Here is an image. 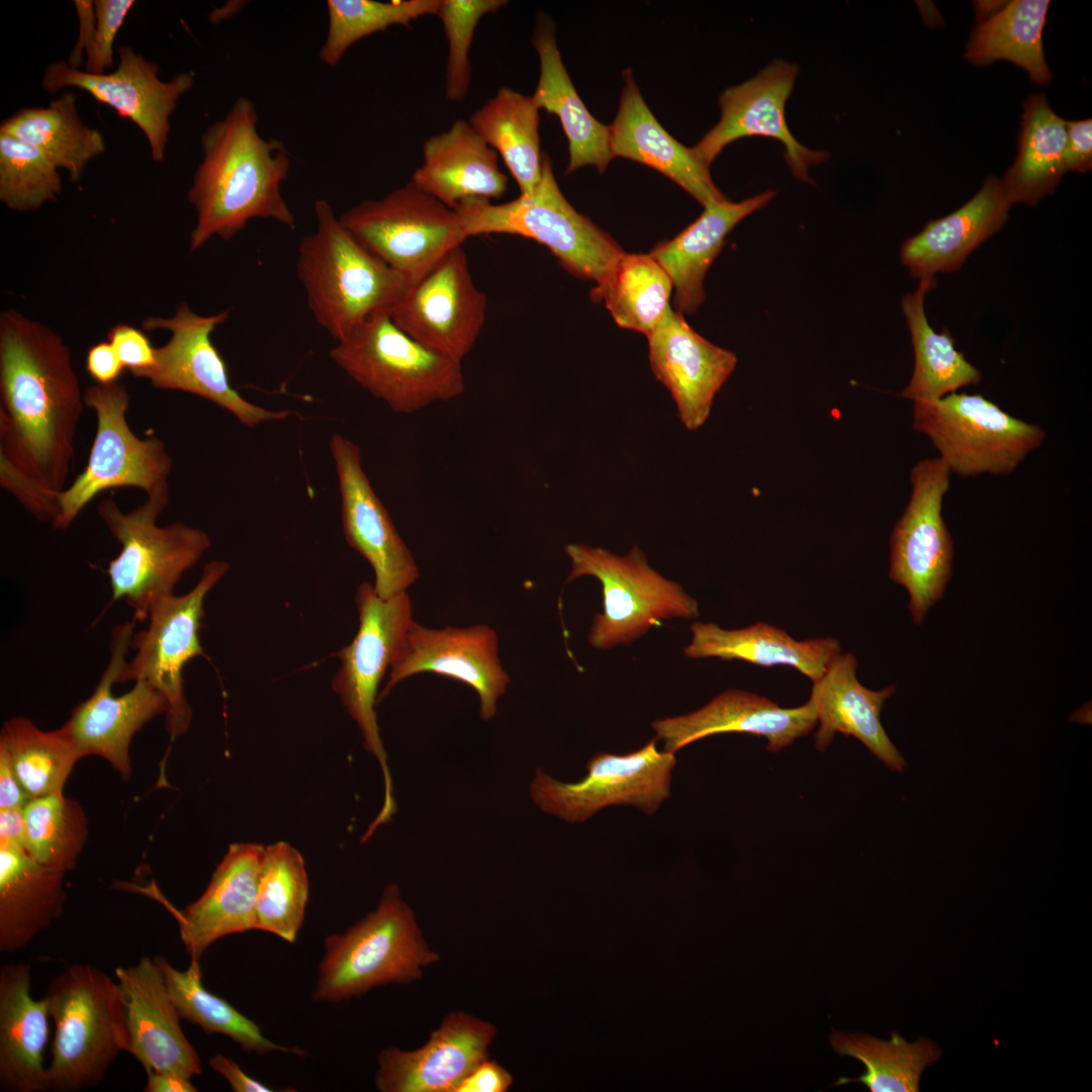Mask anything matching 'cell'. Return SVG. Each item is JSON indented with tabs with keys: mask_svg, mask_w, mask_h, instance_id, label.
Returning <instances> with one entry per match:
<instances>
[{
	"mask_svg": "<svg viewBox=\"0 0 1092 1092\" xmlns=\"http://www.w3.org/2000/svg\"><path fill=\"white\" fill-rule=\"evenodd\" d=\"M231 309L202 315L186 302L170 317L148 316L142 321L147 331L165 330L170 339L155 350V363L132 373L158 389L179 390L200 396L233 415L243 426L286 420L293 413L273 411L246 399L232 385L225 362L211 341L215 328L230 316Z\"/></svg>",
	"mask_w": 1092,
	"mask_h": 1092,
	"instance_id": "15",
	"label": "cell"
},
{
	"mask_svg": "<svg viewBox=\"0 0 1092 1092\" xmlns=\"http://www.w3.org/2000/svg\"><path fill=\"white\" fill-rule=\"evenodd\" d=\"M355 602L359 627L351 643L337 653L341 666L333 678L332 689L356 722L365 749L380 763L385 788L384 801L373 821L375 826H379L391 819L396 812V804L374 707L379 685L396 659L414 621L413 605L406 592L381 599L373 584L367 581L358 585Z\"/></svg>",
	"mask_w": 1092,
	"mask_h": 1092,
	"instance_id": "9",
	"label": "cell"
},
{
	"mask_svg": "<svg viewBox=\"0 0 1092 1092\" xmlns=\"http://www.w3.org/2000/svg\"><path fill=\"white\" fill-rule=\"evenodd\" d=\"M497 652L498 637L489 626L431 629L414 620L377 703L406 677L432 672L472 688L479 697L481 719L489 720L510 684Z\"/></svg>",
	"mask_w": 1092,
	"mask_h": 1092,
	"instance_id": "23",
	"label": "cell"
},
{
	"mask_svg": "<svg viewBox=\"0 0 1092 1092\" xmlns=\"http://www.w3.org/2000/svg\"><path fill=\"white\" fill-rule=\"evenodd\" d=\"M512 1082L510 1073L487 1058L461 1081L455 1092H505Z\"/></svg>",
	"mask_w": 1092,
	"mask_h": 1092,
	"instance_id": "56",
	"label": "cell"
},
{
	"mask_svg": "<svg viewBox=\"0 0 1092 1092\" xmlns=\"http://www.w3.org/2000/svg\"><path fill=\"white\" fill-rule=\"evenodd\" d=\"M145 1092H196L191 1079L172 1072H152L147 1074Z\"/></svg>",
	"mask_w": 1092,
	"mask_h": 1092,
	"instance_id": "61",
	"label": "cell"
},
{
	"mask_svg": "<svg viewBox=\"0 0 1092 1092\" xmlns=\"http://www.w3.org/2000/svg\"><path fill=\"white\" fill-rule=\"evenodd\" d=\"M1001 3H1003V2H1000V1L999 2L998 1H996V2L977 1V2H975L974 6H976V8H977L976 14H977L978 21L982 22V21L985 20V18L990 17L995 12H997L998 11L997 8H999L1000 6H1003Z\"/></svg>",
	"mask_w": 1092,
	"mask_h": 1092,
	"instance_id": "63",
	"label": "cell"
},
{
	"mask_svg": "<svg viewBox=\"0 0 1092 1092\" xmlns=\"http://www.w3.org/2000/svg\"><path fill=\"white\" fill-rule=\"evenodd\" d=\"M315 231L297 251L296 273L316 323L337 342L374 316L389 314L410 281L362 246L332 205H313Z\"/></svg>",
	"mask_w": 1092,
	"mask_h": 1092,
	"instance_id": "3",
	"label": "cell"
},
{
	"mask_svg": "<svg viewBox=\"0 0 1092 1092\" xmlns=\"http://www.w3.org/2000/svg\"><path fill=\"white\" fill-rule=\"evenodd\" d=\"M30 966L25 962L0 969V1086L14 1092L48 1090L43 1050L49 1035L44 997L31 996Z\"/></svg>",
	"mask_w": 1092,
	"mask_h": 1092,
	"instance_id": "33",
	"label": "cell"
},
{
	"mask_svg": "<svg viewBox=\"0 0 1092 1092\" xmlns=\"http://www.w3.org/2000/svg\"><path fill=\"white\" fill-rule=\"evenodd\" d=\"M265 846L236 842L216 866L201 896L174 910L180 938L191 960L224 936L257 929V891Z\"/></svg>",
	"mask_w": 1092,
	"mask_h": 1092,
	"instance_id": "28",
	"label": "cell"
},
{
	"mask_svg": "<svg viewBox=\"0 0 1092 1092\" xmlns=\"http://www.w3.org/2000/svg\"><path fill=\"white\" fill-rule=\"evenodd\" d=\"M1067 143L1064 165L1069 171L1085 173L1092 168V119L1065 120Z\"/></svg>",
	"mask_w": 1092,
	"mask_h": 1092,
	"instance_id": "55",
	"label": "cell"
},
{
	"mask_svg": "<svg viewBox=\"0 0 1092 1092\" xmlns=\"http://www.w3.org/2000/svg\"><path fill=\"white\" fill-rule=\"evenodd\" d=\"M200 142L202 159L187 194L196 216L191 252L213 237L231 241L254 218L295 228L294 214L281 194L291 167L290 153L282 141L260 134L251 99L238 98L203 131Z\"/></svg>",
	"mask_w": 1092,
	"mask_h": 1092,
	"instance_id": "2",
	"label": "cell"
},
{
	"mask_svg": "<svg viewBox=\"0 0 1092 1092\" xmlns=\"http://www.w3.org/2000/svg\"><path fill=\"white\" fill-rule=\"evenodd\" d=\"M423 157L411 180L449 208L455 210L471 198L497 199L507 191L497 153L468 120L456 119L447 130L430 136Z\"/></svg>",
	"mask_w": 1092,
	"mask_h": 1092,
	"instance_id": "32",
	"label": "cell"
},
{
	"mask_svg": "<svg viewBox=\"0 0 1092 1092\" xmlns=\"http://www.w3.org/2000/svg\"><path fill=\"white\" fill-rule=\"evenodd\" d=\"M209 1067L230 1084L235 1092H271L273 1089L249 1076L233 1059L215 1054L208 1061Z\"/></svg>",
	"mask_w": 1092,
	"mask_h": 1092,
	"instance_id": "58",
	"label": "cell"
},
{
	"mask_svg": "<svg viewBox=\"0 0 1092 1092\" xmlns=\"http://www.w3.org/2000/svg\"><path fill=\"white\" fill-rule=\"evenodd\" d=\"M134 0H95V30L85 56V71L105 74L114 64V41Z\"/></svg>",
	"mask_w": 1092,
	"mask_h": 1092,
	"instance_id": "52",
	"label": "cell"
},
{
	"mask_svg": "<svg viewBox=\"0 0 1092 1092\" xmlns=\"http://www.w3.org/2000/svg\"><path fill=\"white\" fill-rule=\"evenodd\" d=\"M229 569L223 560L206 563L194 587L182 596L173 594L158 600L150 609L147 628L131 638L130 647L136 652L119 682L145 680L166 699V729L172 739L184 734L191 724L183 669L189 660L203 654L199 630L204 601Z\"/></svg>",
	"mask_w": 1092,
	"mask_h": 1092,
	"instance_id": "14",
	"label": "cell"
},
{
	"mask_svg": "<svg viewBox=\"0 0 1092 1092\" xmlns=\"http://www.w3.org/2000/svg\"><path fill=\"white\" fill-rule=\"evenodd\" d=\"M672 291L668 274L650 254L625 253L590 297L605 302L619 327L647 337L670 306Z\"/></svg>",
	"mask_w": 1092,
	"mask_h": 1092,
	"instance_id": "46",
	"label": "cell"
},
{
	"mask_svg": "<svg viewBox=\"0 0 1092 1092\" xmlns=\"http://www.w3.org/2000/svg\"><path fill=\"white\" fill-rule=\"evenodd\" d=\"M766 190L739 202L729 199L704 206L701 215L671 240L649 253L668 274L673 304L681 314H694L705 301V276L721 252L730 232L746 216L764 207L775 196Z\"/></svg>",
	"mask_w": 1092,
	"mask_h": 1092,
	"instance_id": "34",
	"label": "cell"
},
{
	"mask_svg": "<svg viewBox=\"0 0 1092 1092\" xmlns=\"http://www.w3.org/2000/svg\"><path fill=\"white\" fill-rule=\"evenodd\" d=\"M949 474L939 457L916 463L910 500L891 536L889 576L907 589L915 624L940 599L951 573L952 541L941 516Z\"/></svg>",
	"mask_w": 1092,
	"mask_h": 1092,
	"instance_id": "17",
	"label": "cell"
},
{
	"mask_svg": "<svg viewBox=\"0 0 1092 1092\" xmlns=\"http://www.w3.org/2000/svg\"><path fill=\"white\" fill-rule=\"evenodd\" d=\"M63 190L59 168L33 146L0 132V201L31 211L55 201Z\"/></svg>",
	"mask_w": 1092,
	"mask_h": 1092,
	"instance_id": "50",
	"label": "cell"
},
{
	"mask_svg": "<svg viewBox=\"0 0 1092 1092\" xmlns=\"http://www.w3.org/2000/svg\"><path fill=\"white\" fill-rule=\"evenodd\" d=\"M468 238L507 234L531 239L546 247L572 275L602 284L625 252L605 231L568 202L544 152L542 175L529 195L505 203L471 198L455 209Z\"/></svg>",
	"mask_w": 1092,
	"mask_h": 1092,
	"instance_id": "7",
	"label": "cell"
},
{
	"mask_svg": "<svg viewBox=\"0 0 1092 1092\" xmlns=\"http://www.w3.org/2000/svg\"><path fill=\"white\" fill-rule=\"evenodd\" d=\"M817 724L814 705L782 708L771 700L741 690H727L701 709L652 722L664 751L675 753L702 738L721 733H747L767 740V750L778 752L806 736Z\"/></svg>",
	"mask_w": 1092,
	"mask_h": 1092,
	"instance_id": "27",
	"label": "cell"
},
{
	"mask_svg": "<svg viewBox=\"0 0 1092 1092\" xmlns=\"http://www.w3.org/2000/svg\"><path fill=\"white\" fill-rule=\"evenodd\" d=\"M564 550L571 561L567 582L589 575L603 587L604 611L594 617L587 636L595 648L628 645L663 620L699 616L698 602L652 568L637 545L624 556L577 543Z\"/></svg>",
	"mask_w": 1092,
	"mask_h": 1092,
	"instance_id": "11",
	"label": "cell"
},
{
	"mask_svg": "<svg viewBox=\"0 0 1092 1092\" xmlns=\"http://www.w3.org/2000/svg\"><path fill=\"white\" fill-rule=\"evenodd\" d=\"M496 1034L493 1024L471 1014H447L420 1049H383L375 1085L381 1092H455L483 1060Z\"/></svg>",
	"mask_w": 1092,
	"mask_h": 1092,
	"instance_id": "26",
	"label": "cell"
},
{
	"mask_svg": "<svg viewBox=\"0 0 1092 1092\" xmlns=\"http://www.w3.org/2000/svg\"><path fill=\"white\" fill-rule=\"evenodd\" d=\"M125 1015L127 1053L146 1074L172 1072L192 1079L201 1073L199 1055L180 1026V1014L154 957L114 971Z\"/></svg>",
	"mask_w": 1092,
	"mask_h": 1092,
	"instance_id": "24",
	"label": "cell"
},
{
	"mask_svg": "<svg viewBox=\"0 0 1092 1092\" xmlns=\"http://www.w3.org/2000/svg\"><path fill=\"white\" fill-rule=\"evenodd\" d=\"M856 659L840 653L825 674L813 682L809 701L814 705L819 728L815 747L825 750L836 733L853 736L889 768L902 772L906 761L889 739L880 715L894 686L881 691L863 687L856 678Z\"/></svg>",
	"mask_w": 1092,
	"mask_h": 1092,
	"instance_id": "30",
	"label": "cell"
},
{
	"mask_svg": "<svg viewBox=\"0 0 1092 1092\" xmlns=\"http://www.w3.org/2000/svg\"><path fill=\"white\" fill-rule=\"evenodd\" d=\"M0 752L29 799L63 793L74 765L82 758L63 726L44 731L23 716L4 722Z\"/></svg>",
	"mask_w": 1092,
	"mask_h": 1092,
	"instance_id": "45",
	"label": "cell"
},
{
	"mask_svg": "<svg viewBox=\"0 0 1092 1092\" xmlns=\"http://www.w3.org/2000/svg\"><path fill=\"white\" fill-rule=\"evenodd\" d=\"M74 5L79 18V34L67 62L70 66L80 69L83 57L86 56L93 39L96 17L94 1L75 0Z\"/></svg>",
	"mask_w": 1092,
	"mask_h": 1092,
	"instance_id": "59",
	"label": "cell"
},
{
	"mask_svg": "<svg viewBox=\"0 0 1092 1092\" xmlns=\"http://www.w3.org/2000/svg\"><path fill=\"white\" fill-rule=\"evenodd\" d=\"M308 890L300 852L284 841L265 846L257 891V929L293 943L304 920Z\"/></svg>",
	"mask_w": 1092,
	"mask_h": 1092,
	"instance_id": "47",
	"label": "cell"
},
{
	"mask_svg": "<svg viewBox=\"0 0 1092 1092\" xmlns=\"http://www.w3.org/2000/svg\"><path fill=\"white\" fill-rule=\"evenodd\" d=\"M691 631V643L684 649L687 657L736 659L765 667L787 665L812 682L818 681L841 653L835 638L797 640L763 622L731 630L715 623L695 622Z\"/></svg>",
	"mask_w": 1092,
	"mask_h": 1092,
	"instance_id": "36",
	"label": "cell"
},
{
	"mask_svg": "<svg viewBox=\"0 0 1092 1092\" xmlns=\"http://www.w3.org/2000/svg\"><path fill=\"white\" fill-rule=\"evenodd\" d=\"M829 1042L839 1056L861 1062L866 1070L858 1078H839L833 1085L861 1083L872 1092H917L924 1069L941 1057L940 1048L920 1037L908 1042L893 1031L889 1040L868 1033L832 1031Z\"/></svg>",
	"mask_w": 1092,
	"mask_h": 1092,
	"instance_id": "43",
	"label": "cell"
},
{
	"mask_svg": "<svg viewBox=\"0 0 1092 1092\" xmlns=\"http://www.w3.org/2000/svg\"><path fill=\"white\" fill-rule=\"evenodd\" d=\"M117 55V67L105 74L88 73L67 61L53 62L43 71L42 88L49 93L69 87L87 92L119 117L132 121L145 134L153 161L162 162L171 130L170 118L181 97L193 87L194 74L181 72L163 81L158 65L131 46H120Z\"/></svg>",
	"mask_w": 1092,
	"mask_h": 1092,
	"instance_id": "18",
	"label": "cell"
},
{
	"mask_svg": "<svg viewBox=\"0 0 1092 1092\" xmlns=\"http://www.w3.org/2000/svg\"><path fill=\"white\" fill-rule=\"evenodd\" d=\"M368 251L411 283L468 239L460 214L412 180L379 199H367L339 216Z\"/></svg>",
	"mask_w": 1092,
	"mask_h": 1092,
	"instance_id": "13",
	"label": "cell"
},
{
	"mask_svg": "<svg viewBox=\"0 0 1092 1092\" xmlns=\"http://www.w3.org/2000/svg\"><path fill=\"white\" fill-rule=\"evenodd\" d=\"M1011 205L1001 179L988 177L966 204L928 221L921 232L903 242L902 264L919 280L960 270L975 249L1005 225Z\"/></svg>",
	"mask_w": 1092,
	"mask_h": 1092,
	"instance_id": "31",
	"label": "cell"
},
{
	"mask_svg": "<svg viewBox=\"0 0 1092 1092\" xmlns=\"http://www.w3.org/2000/svg\"><path fill=\"white\" fill-rule=\"evenodd\" d=\"M64 873L37 862L16 844H0V951L24 948L64 909Z\"/></svg>",
	"mask_w": 1092,
	"mask_h": 1092,
	"instance_id": "37",
	"label": "cell"
},
{
	"mask_svg": "<svg viewBox=\"0 0 1092 1092\" xmlns=\"http://www.w3.org/2000/svg\"><path fill=\"white\" fill-rule=\"evenodd\" d=\"M532 44L540 63L539 80L532 97L540 110L560 120L569 151L565 174L585 166L604 173L613 159L610 126L597 120L578 96L557 46L555 25L543 13L537 16Z\"/></svg>",
	"mask_w": 1092,
	"mask_h": 1092,
	"instance_id": "35",
	"label": "cell"
},
{
	"mask_svg": "<svg viewBox=\"0 0 1092 1092\" xmlns=\"http://www.w3.org/2000/svg\"><path fill=\"white\" fill-rule=\"evenodd\" d=\"M44 999L55 1024L48 1090L97 1086L128 1049L116 980L89 964L70 965L53 979Z\"/></svg>",
	"mask_w": 1092,
	"mask_h": 1092,
	"instance_id": "4",
	"label": "cell"
},
{
	"mask_svg": "<svg viewBox=\"0 0 1092 1092\" xmlns=\"http://www.w3.org/2000/svg\"><path fill=\"white\" fill-rule=\"evenodd\" d=\"M0 132L13 135L39 150L73 183L78 182L95 158L106 150L101 131L85 124L77 95L63 92L46 107H24L2 120Z\"/></svg>",
	"mask_w": 1092,
	"mask_h": 1092,
	"instance_id": "38",
	"label": "cell"
},
{
	"mask_svg": "<svg viewBox=\"0 0 1092 1092\" xmlns=\"http://www.w3.org/2000/svg\"><path fill=\"white\" fill-rule=\"evenodd\" d=\"M107 341L116 351L123 367L129 372L147 369L155 363L156 347L139 329L126 324H117L107 333Z\"/></svg>",
	"mask_w": 1092,
	"mask_h": 1092,
	"instance_id": "54",
	"label": "cell"
},
{
	"mask_svg": "<svg viewBox=\"0 0 1092 1092\" xmlns=\"http://www.w3.org/2000/svg\"><path fill=\"white\" fill-rule=\"evenodd\" d=\"M913 428L926 435L950 472L962 477L1008 475L1045 438L981 394L949 393L914 402Z\"/></svg>",
	"mask_w": 1092,
	"mask_h": 1092,
	"instance_id": "12",
	"label": "cell"
},
{
	"mask_svg": "<svg viewBox=\"0 0 1092 1092\" xmlns=\"http://www.w3.org/2000/svg\"><path fill=\"white\" fill-rule=\"evenodd\" d=\"M0 454L60 492L68 485L85 406L72 354L53 329L0 314Z\"/></svg>",
	"mask_w": 1092,
	"mask_h": 1092,
	"instance_id": "1",
	"label": "cell"
},
{
	"mask_svg": "<svg viewBox=\"0 0 1092 1092\" xmlns=\"http://www.w3.org/2000/svg\"><path fill=\"white\" fill-rule=\"evenodd\" d=\"M657 737L640 749L619 755L595 754L586 776L575 783L557 781L538 769L531 797L544 811L568 822H583L612 805L634 806L654 814L670 796L674 753L660 751Z\"/></svg>",
	"mask_w": 1092,
	"mask_h": 1092,
	"instance_id": "16",
	"label": "cell"
},
{
	"mask_svg": "<svg viewBox=\"0 0 1092 1092\" xmlns=\"http://www.w3.org/2000/svg\"><path fill=\"white\" fill-rule=\"evenodd\" d=\"M124 367L112 347L106 342L91 346L86 356V370L97 383L116 382Z\"/></svg>",
	"mask_w": 1092,
	"mask_h": 1092,
	"instance_id": "57",
	"label": "cell"
},
{
	"mask_svg": "<svg viewBox=\"0 0 1092 1092\" xmlns=\"http://www.w3.org/2000/svg\"><path fill=\"white\" fill-rule=\"evenodd\" d=\"M486 309V294L474 283L458 246L408 287L389 315L423 346L462 362L480 335Z\"/></svg>",
	"mask_w": 1092,
	"mask_h": 1092,
	"instance_id": "19",
	"label": "cell"
},
{
	"mask_svg": "<svg viewBox=\"0 0 1092 1092\" xmlns=\"http://www.w3.org/2000/svg\"><path fill=\"white\" fill-rule=\"evenodd\" d=\"M936 285L935 278L919 281L913 292L905 294L901 307L914 350V370L902 397L914 402H931L959 388L981 381L980 371L954 348L948 331L936 333L929 325L924 298Z\"/></svg>",
	"mask_w": 1092,
	"mask_h": 1092,
	"instance_id": "39",
	"label": "cell"
},
{
	"mask_svg": "<svg viewBox=\"0 0 1092 1092\" xmlns=\"http://www.w3.org/2000/svg\"><path fill=\"white\" fill-rule=\"evenodd\" d=\"M25 848L46 868L74 870L88 837V821L78 801L63 793L30 799L23 808Z\"/></svg>",
	"mask_w": 1092,
	"mask_h": 1092,
	"instance_id": "48",
	"label": "cell"
},
{
	"mask_svg": "<svg viewBox=\"0 0 1092 1092\" xmlns=\"http://www.w3.org/2000/svg\"><path fill=\"white\" fill-rule=\"evenodd\" d=\"M168 991L180 1017L198 1025L208 1034H221L243 1050L258 1055L272 1052L305 1055L298 1048L280 1045L262 1033L253 1020L238 1011L232 1004L208 991L202 983L199 961H190L186 970H178L162 956H155Z\"/></svg>",
	"mask_w": 1092,
	"mask_h": 1092,
	"instance_id": "44",
	"label": "cell"
},
{
	"mask_svg": "<svg viewBox=\"0 0 1092 1092\" xmlns=\"http://www.w3.org/2000/svg\"><path fill=\"white\" fill-rule=\"evenodd\" d=\"M5 843L25 848L23 808L0 810V844Z\"/></svg>",
	"mask_w": 1092,
	"mask_h": 1092,
	"instance_id": "62",
	"label": "cell"
},
{
	"mask_svg": "<svg viewBox=\"0 0 1092 1092\" xmlns=\"http://www.w3.org/2000/svg\"><path fill=\"white\" fill-rule=\"evenodd\" d=\"M508 5L506 0H441L437 16L448 40L445 94L451 102L462 101L470 86L469 52L480 19Z\"/></svg>",
	"mask_w": 1092,
	"mask_h": 1092,
	"instance_id": "51",
	"label": "cell"
},
{
	"mask_svg": "<svg viewBox=\"0 0 1092 1092\" xmlns=\"http://www.w3.org/2000/svg\"><path fill=\"white\" fill-rule=\"evenodd\" d=\"M540 108L532 95L500 87L468 119L472 128L503 159L520 195H529L542 175Z\"/></svg>",
	"mask_w": 1092,
	"mask_h": 1092,
	"instance_id": "41",
	"label": "cell"
},
{
	"mask_svg": "<svg viewBox=\"0 0 1092 1092\" xmlns=\"http://www.w3.org/2000/svg\"><path fill=\"white\" fill-rule=\"evenodd\" d=\"M29 800L6 756L0 752V810L24 808Z\"/></svg>",
	"mask_w": 1092,
	"mask_h": 1092,
	"instance_id": "60",
	"label": "cell"
},
{
	"mask_svg": "<svg viewBox=\"0 0 1092 1092\" xmlns=\"http://www.w3.org/2000/svg\"><path fill=\"white\" fill-rule=\"evenodd\" d=\"M312 999L341 1002L387 984L419 980L439 961L396 885L385 887L375 910L343 933L328 934Z\"/></svg>",
	"mask_w": 1092,
	"mask_h": 1092,
	"instance_id": "5",
	"label": "cell"
},
{
	"mask_svg": "<svg viewBox=\"0 0 1092 1092\" xmlns=\"http://www.w3.org/2000/svg\"><path fill=\"white\" fill-rule=\"evenodd\" d=\"M85 405L96 415L97 427L84 470L58 493L59 514L52 526L66 530L100 492L135 487L147 495L169 489L173 459L155 435L140 438L127 421L130 395L119 383H96L84 391Z\"/></svg>",
	"mask_w": 1092,
	"mask_h": 1092,
	"instance_id": "10",
	"label": "cell"
},
{
	"mask_svg": "<svg viewBox=\"0 0 1092 1092\" xmlns=\"http://www.w3.org/2000/svg\"><path fill=\"white\" fill-rule=\"evenodd\" d=\"M170 502V490L147 495L128 512H122L112 497L97 506L99 518L121 545L108 562L112 601L123 600L133 620H148L151 607L174 594L183 574L192 568L211 546L202 529L182 522L160 526L159 517Z\"/></svg>",
	"mask_w": 1092,
	"mask_h": 1092,
	"instance_id": "6",
	"label": "cell"
},
{
	"mask_svg": "<svg viewBox=\"0 0 1092 1092\" xmlns=\"http://www.w3.org/2000/svg\"><path fill=\"white\" fill-rule=\"evenodd\" d=\"M1049 0H1012L973 29L965 59L983 67L1004 60L1025 70L1038 85L1053 75L1045 62L1042 30Z\"/></svg>",
	"mask_w": 1092,
	"mask_h": 1092,
	"instance_id": "42",
	"label": "cell"
},
{
	"mask_svg": "<svg viewBox=\"0 0 1092 1092\" xmlns=\"http://www.w3.org/2000/svg\"><path fill=\"white\" fill-rule=\"evenodd\" d=\"M329 356L396 414H415L455 399L465 390L462 362L423 346L389 314L374 316L337 341Z\"/></svg>",
	"mask_w": 1092,
	"mask_h": 1092,
	"instance_id": "8",
	"label": "cell"
},
{
	"mask_svg": "<svg viewBox=\"0 0 1092 1092\" xmlns=\"http://www.w3.org/2000/svg\"><path fill=\"white\" fill-rule=\"evenodd\" d=\"M329 447L347 543L372 567L378 597L388 599L406 592L419 578V568L363 468L360 447L340 433L332 435Z\"/></svg>",
	"mask_w": 1092,
	"mask_h": 1092,
	"instance_id": "21",
	"label": "cell"
},
{
	"mask_svg": "<svg viewBox=\"0 0 1092 1092\" xmlns=\"http://www.w3.org/2000/svg\"><path fill=\"white\" fill-rule=\"evenodd\" d=\"M646 338L652 372L669 390L685 427L698 430L734 371L736 355L698 334L671 306Z\"/></svg>",
	"mask_w": 1092,
	"mask_h": 1092,
	"instance_id": "25",
	"label": "cell"
},
{
	"mask_svg": "<svg viewBox=\"0 0 1092 1092\" xmlns=\"http://www.w3.org/2000/svg\"><path fill=\"white\" fill-rule=\"evenodd\" d=\"M798 72L795 64L776 60L755 77L728 87L719 98V122L692 148L696 157L710 167L723 149L736 140L751 135L772 138L784 145L785 160L793 175L804 183H812L808 168L823 163L829 155L804 147L788 127L785 108Z\"/></svg>",
	"mask_w": 1092,
	"mask_h": 1092,
	"instance_id": "22",
	"label": "cell"
},
{
	"mask_svg": "<svg viewBox=\"0 0 1092 1092\" xmlns=\"http://www.w3.org/2000/svg\"><path fill=\"white\" fill-rule=\"evenodd\" d=\"M1065 119L1050 107L1043 94L1030 95L1023 104L1018 154L1001 179L1011 204L1036 205L1054 192L1066 173Z\"/></svg>",
	"mask_w": 1092,
	"mask_h": 1092,
	"instance_id": "40",
	"label": "cell"
},
{
	"mask_svg": "<svg viewBox=\"0 0 1092 1092\" xmlns=\"http://www.w3.org/2000/svg\"><path fill=\"white\" fill-rule=\"evenodd\" d=\"M441 0H329L328 30L318 52L322 63L336 66L358 40L391 25L411 26L421 16L437 14Z\"/></svg>",
	"mask_w": 1092,
	"mask_h": 1092,
	"instance_id": "49",
	"label": "cell"
},
{
	"mask_svg": "<svg viewBox=\"0 0 1092 1092\" xmlns=\"http://www.w3.org/2000/svg\"><path fill=\"white\" fill-rule=\"evenodd\" d=\"M134 621L111 630L110 657L93 693L75 707L63 725L81 757L104 758L123 781L130 778V742L148 722L166 714V699L145 680H135L124 694L114 695L127 663Z\"/></svg>",
	"mask_w": 1092,
	"mask_h": 1092,
	"instance_id": "20",
	"label": "cell"
},
{
	"mask_svg": "<svg viewBox=\"0 0 1092 1092\" xmlns=\"http://www.w3.org/2000/svg\"><path fill=\"white\" fill-rule=\"evenodd\" d=\"M0 485L40 522L55 521L59 514L58 493L43 487L35 478L0 454Z\"/></svg>",
	"mask_w": 1092,
	"mask_h": 1092,
	"instance_id": "53",
	"label": "cell"
},
{
	"mask_svg": "<svg viewBox=\"0 0 1092 1092\" xmlns=\"http://www.w3.org/2000/svg\"><path fill=\"white\" fill-rule=\"evenodd\" d=\"M624 86L618 112L610 124L613 159H629L666 176L703 206L727 200L715 185L710 167L671 136L646 104L630 68L623 71Z\"/></svg>",
	"mask_w": 1092,
	"mask_h": 1092,
	"instance_id": "29",
	"label": "cell"
}]
</instances>
